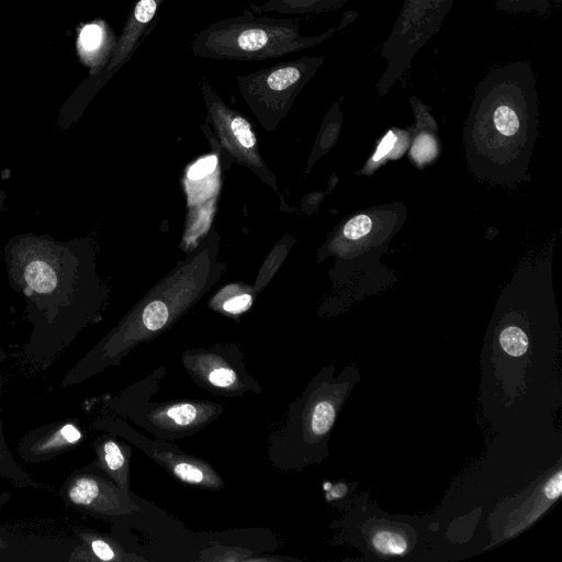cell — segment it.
Here are the masks:
<instances>
[{
    "label": "cell",
    "mask_w": 562,
    "mask_h": 562,
    "mask_svg": "<svg viewBox=\"0 0 562 562\" xmlns=\"http://www.w3.org/2000/svg\"><path fill=\"white\" fill-rule=\"evenodd\" d=\"M88 250L85 239L57 241L48 235H16L4 247L9 282L38 317L56 321L75 314L89 290Z\"/></svg>",
    "instance_id": "obj_1"
},
{
    "label": "cell",
    "mask_w": 562,
    "mask_h": 562,
    "mask_svg": "<svg viewBox=\"0 0 562 562\" xmlns=\"http://www.w3.org/2000/svg\"><path fill=\"white\" fill-rule=\"evenodd\" d=\"M358 12L346 11L338 25L303 35L300 18L262 16L250 7L236 16L218 20L194 34V56L215 60L262 61L317 46L342 32Z\"/></svg>",
    "instance_id": "obj_2"
},
{
    "label": "cell",
    "mask_w": 562,
    "mask_h": 562,
    "mask_svg": "<svg viewBox=\"0 0 562 562\" xmlns=\"http://www.w3.org/2000/svg\"><path fill=\"white\" fill-rule=\"evenodd\" d=\"M454 0H404L381 46L385 68L376 88L386 93L409 69L417 53L440 30Z\"/></svg>",
    "instance_id": "obj_3"
},
{
    "label": "cell",
    "mask_w": 562,
    "mask_h": 562,
    "mask_svg": "<svg viewBox=\"0 0 562 562\" xmlns=\"http://www.w3.org/2000/svg\"><path fill=\"white\" fill-rule=\"evenodd\" d=\"M324 60V56H302L239 75L236 82L250 104L260 111L278 113L285 110Z\"/></svg>",
    "instance_id": "obj_4"
},
{
    "label": "cell",
    "mask_w": 562,
    "mask_h": 562,
    "mask_svg": "<svg viewBox=\"0 0 562 562\" xmlns=\"http://www.w3.org/2000/svg\"><path fill=\"white\" fill-rule=\"evenodd\" d=\"M120 491L112 484L95 476H79L71 482L67 496L71 503L91 510L106 514L128 513Z\"/></svg>",
    "instance_id": "obj_5"
},
{
    "label": "cell",
    "mask_w": 562,
    "mask_h": 562,
    "mask_svg": "<svg viewBox=\"0 0 562 562\" xmlns=\"http://www.w3.org/2000/svg\"><path fill=\"white\" fill-rule=\"evenodd\" d=\"M216 413V406L205 402H178L159 406L148 420L162 430H192L206 423Z\"/></svg>",
    "instance_id": "obj_6"
},
{
    "label": "cell",
    "mask_w": 562,
    "mask_h": 562,
    "mask_svg": "<svg viewBox=\"0 0 562 562\" xmlns=\"http://www.w3.org/2000/svg\"><path fill=\"white\" fill-rule=\"evenodd\" d=\"M154 457L180 481L203 487L222 486L218 475L204 462L193 457L172 450L153 449Z\"/></svg>",
    "instance_id": "obj_7"
},
{
    "label": "cell",
    "mask_w": 562,
    "mask_h": 562,
    "mask_svg": "<svg viewBox=\"0 0 562 562\" xmlns=\"http://www.w3.org/2000/svg\"><path fill=\"white\" fill-rule=\"evenodd\" d=\"M350 0H266L250 8L257 13L274 12L285 15H316L337 10Z\"/></svg>",
    "instance_id": "obj_8"
},
{
    "label": "cell",
    "mask_w": 562,
    "mask_h": 562,
    "mask_svg": "<svg viewBox=\"0 0 562 562\" xmlns=\"http://www.w3.org/2000/svg\"><path fill=\"white\" fill-rule=\"evenodd\" d=\"M200 376L211 386L220 390H233L239 383L233 368L214 356H201L194 364Z\"/></svg>",
    "instance_id": "obj_9"
},
{
    "label": "cell",
    "mask_w": 562,
    "mask_h": 562,
    "mask_svg": "<svg viewBox=\"0 0 562 562\" xmlns=\"http://www.w3.org/2000/svg\"><path fill=\"white\" fill-rule=\"evenodd\" d=\"M101 460L105 470L123 486L127 481V458L121 446L106 440L101 447Z\"/></svg>",
    "instance_id": "obj_10"
},
{
    "label": "cell",
    "mask_w": 562,
    "mask_h": 562,
    "mask_svg": "<svg viewBox=\"0 0 562 562\" xmlns=\"http://www.w3.org/2000/svg\"><path fill=\"white\" fill-rule=\"evenodd\" d=\"M552 0H496L495 7L503 12H525L547 15ZM555 4H560L561 0H553Z\"/></svg>",
    "instance_id": "obj_11"
},
{
    "label": "cell",
    "mask_w": 562,
    "mask_h": 562,
    "mask_svg": "<svg viewBox=\"0 0 562 562\" xmlns=\"http://www.w3.org/2000/svg\"><path fill=\"white\" fill-rule=\"evenodd\" d=\"M335 407L329 401L317 402L311 413L310 428L315 436L325 435L335 420Z\"/></svg>",
    "instance_id": "obj_12"
},
{
    "label": "cell",
    "mask_w": 562,
    "mask_h": 562,
    "mask_svg": "<svg viewBox=\"0 0 562 562\" xmlns=\"http://www.w3.org/2000/svg\"><path fill=\"white\" fill-rule=\"evenodd\" d=\"M372 544L383 554L401 555L407 550L406 539L394 531L382 530L372 537Z\"/></svg>",
    "instance_id": "obj_13"
},
{
    "label": "cell",
    "mask_w": 562,
    "mask_h": 562,
    "mask_svg": "<svg viewBox=\"0 0 562 562\" xmlns=\"http://www.w3.org/2000/svg\"><path fill=\"white\" fill-rule=\"evenodd\" d=\"M169 319L167 305L159 300L148 303L142 314V323L147 331L155 333L161 329Z\"/></svg>",
    "instance_id": "obj_14"
},
{
    "label": "cell",
    "mask_w": 562,
    "mask_h": 562,
    "mask_svg": "<svg viewBox=\"0 0 562 562\" xmlns=\"http://www.w3.org/2000/svg\"><path fill=\"white\" fill-rule=\"evenodd\" d=\"M81 438V432L72 424H66L58 431L47 437L40 445L41 451H52L54 449L65 448L69 445L76 443Z\"/></svg>",
    "instance_id": "obj_15"
},
{
    "label": "cell",
    "mask_w": 562,
    "mask_h": 562,
    "mask_svg": "<svg viewBox=\"0 0 562 562\" xmlns=\"http://www.w3.org/2000/svg\"><path fill=\"white\" fill-rule=\"evenodd\" d=\"M502 348L513 357H519L527 351L528 338L526 334L516 326H509L499 335Z\"/></svg>",
    "instance_id": "obj_16"
},
{
    "label": "cell",
    "mask_w": 562,
    "mask_h": 562,
    "mask_svg": "<svg viewBox=\"0 0 562 562\" xmlns=\"http://www.w3.org/2000/svg\"><path fill=\"white\" fill-rule=\"evenodd\" d=\"M371 227V218L366 214H359L347 222L344 227V235L351 240H356L367 235Z\"/></svg>",
    "instance_id": "obj_17"
},
{
    "label": "cell",
    "mask_w": 562,
    "mask_h": 562,
    "mask_svg": "<svg viewBox=\"0 0 562 562\" xmlns=\"http://www.w3.org/2000/svg\"><path fill=\"white\" fill-rule=\"evenodd\" d=\"M436 154V144L430 135H419L412 149L413 157L419 161L425 162L430 160Z\"/></svg>",
    "instance_id": "obj_18"
},
{
    "label": "cell",
    "mask_w": 562,
    "mask_h": 562,
    "mask_svg": "<svg viewBox=\"0 0 562 562\" xmlns=\"http://www.w3.org/2000/svg\"><path fill=\"white\" fill-rule=\"evenodd\" d=\"M216 165L217 158L213 155L201 158L190 167L188 176L192 180L201 179L211 173L215 169Z\"/></svg>",
    "instance_id": "obj_19"
},
{
    "label": "cell",
    "mask_w": 562,
    "mask_h": 562,
    "mask_svg": "<svg viewBox=\"0 0 562 562\" xmlns=\"http://www.w3.org/2000/svg\"><path fill=\"white\" fill-rule=\"evenodd\" d=\"M91 550L93 554L102 561H113L119 560V555L116 551L112 548V546L100 538H95L90 542Z\"/></svg>",
    "instance_id": "obj_20"
},
{
    "label": "cell",
    "mask_w": 562,
    "mask_h": 562,
    "mask_svg": "<svg viewBox=\"0 0 562 562\" xmlns=\"http://www.w3.org/2000/svg\"><path fill=\"white\" fill-rule=\"evenodd\" d=\"M101 41V30L97 25L86 26L80 36V42L86 49H94Z\"/></svg>",
    "instance_id": "obj_21"
},
{
    "label": "cell",
    "mask_w": 562,
    "mask_h": 562,
    "mask_svg": "<svg viewBox=\"0 0 562 562\" xmlns=\"http://www.w3.org/2000/svg\"><path fill=\"white\" fill-rule=\"evenodd\" d=\"M250 304L251 296L249 294H240L226 300L223 304V308L228 313L237 314L247 310Z\"/></svg>",
    "instance_id": "obj_22"
},
{
    "label": "cell",
    "mask_w": 562,
    "mask_h": 562,
    "mask_svg": "<svg viewBox=\"0 0 562 562\" xmlns=\"http://www.w3.org/2000/svg\"><path fill=\"white\" fill-rule=\"evenodd\" d=\"M562 493V472L558 471L555 475L550 477L544 486V494L549 499L558 498Z\"/></svg>",
    "instance_id": "obj_23"
},
{
    "label": "cell",
    "mask_w": 562,
    "mask_h": 562,
    "mask_svg": "<svg viewBox=\"0 0 562 562\" xmlns=\"http://www.w3.org/2000/svg\"><path fill=\"white\" fill-rule=\"evenodd\" d=\"M394 140H396V136L392 131H390L385 137L382 139L380 146L378 147L375 155L373 157L374 160H379L382 158L385 154L390 151V149L393 147Z\"/></svg>",
    "instance_id": "obj_24"
},
{
    "label": "cell",
    "mask_w": 562,
    "mask_h": 562,
    "mask_svg": "<svg viewBox=\"0 0 562 562\" xmlns=\"http://www.w3.org/2000/svg\"><path fill=\"white\" fill-rule=\"evenodd\" d=\"M335 491H336V493H333V495H334L335 497H341L342 495H345V493H346V491H347V487H346V485H344V484H339V485H337V486L335 487Z\"/></svg>",
    "instance_id": "obj_25"
},
{
    "label": "cell",
    "mask_w": 562,
    "mask_h": 562,
    "mask_svg": "<svg viewBox=\"0 0 562 562\" xmlns=\"http://www.w3.org/2000/svg\"><path fill=\"white\" fill-rule=\"evenodd\" d=\"M4 198H5V196H4V193H3V191H2V190H1V188H0V211H1V210H2V207H3Z\"/></svg>",
    "instance_id": "obj_26"
}]
</instances>
